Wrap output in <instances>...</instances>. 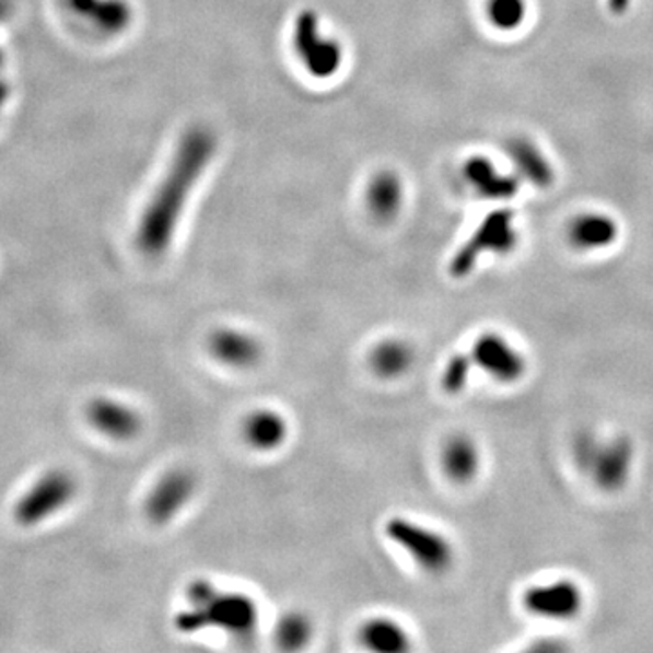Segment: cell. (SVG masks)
<instances>
[{
	"instance_id": "2e32d148",
	"label": "cell",
	"mask_w": 653,
	"mask_h": 653,
	"mask_svg": "<svg viewBox=\"0 0 653 653\" xmlns=\"http://www.w3.org/2000/svg\"><path fill=\"white\" fill-rule=\"evenodd\" d=\"M358 639L371 652L404 653L410 650L409 632L390 617L366 619L358 632Z\"/></svg>"
},
{
	"instance_id": "8992f818",
	"label": "cell",
	"mask_w": 653,
	"mask_h": 653,
	"mask_svg": "<svg viewBox=\"0 0 653 653\" xmlns=\"http://www.w3.org/2000/svg\"><path fill=\"white\" fill-rule=\"evenodd\" d=\"M294 48L302 65L316 79L335 77L343 62L340 43L322 32L318 15L313 10L302 11L298 15L294 24Z\"/></svg>"
},
{
	"instance_id": "7a4b0ae2",
	"label": "cell",
	"mask_w": 653,
	"mask_h": 653,
	"mask_svg": "<svg viewBox=\"0 0 653 653\" xmlns=\"http://www.w3.org/2000/svg\"><path fill=\"white\" fill-rule=\"evenodd\" d=\"M191 610L176 617L182 632L193 633L202 628H220L236 638H249L258 625V606L249 595L222 592L208 581H195L187 590Z\"/></svg>"
},
{
	"instance_id": "30bf717a",
	"label": "cell",
	"mask_w": 653,
	"mask_h": 653,
	"mask_svg": "<svg viewBox=\"0 0 653 653\" xmlns=\"http://www.w3.org/2000/svg\"><path fill=\"white\" fill-rule=\"evenodd\" d=\"M197 492V478L187 468H171L154 483L145 501V514L154 525H165L180 514Z\"/></svg>"
},
{
	"instance_id": "e0dca14e",
	"label": "cell",
	"mask_w": 653,
	"mask_h": 653,
	"mask_svg": "<svg viewBox=\"0 0 653 653\" xmlns=\"http://www.w3.org/2000/svg\"><path fill=\"white\" fill-rule=\"evenodd\" d=\"M416 352L410 343L399 338H388L377 343L371 352L372 371L383 380H396L412 369Z\"/></svg>"
},
{
	"instance_id": "ac0fdd59",
	"label": "cell",
	"mask_w": 653,
	"mask_h": 653,
	"mask_svg": "<svg viewBox=\"0 0 653 653\" xmlns=\"http://www.w3.org/2000/svg\"><path fill=\"white\" fill-rule=\"evenodd\" d=\"M569 236L578 249H605L616 242L617 225L603 214H583L570 225Z\"/></svg>"
},
{
	"instance_id": "ffe728a7",
	"label": "cell",
	"mask_w": 653,
	"mask_h": 653,
	"mask_svg": "<svg viewBox=\"0 0 653 653\" xmlns=\"http://www.w3.org/2000/svg\"><path fill=\"white\" fill-rule=\"evenodd\" d=\"M366 200L374 217L380 220H393L404 202V189L398 176L388 171L374 176L366 193Z\"/></svg>"
},
{
	"instance_id": "8fae6325",
	"label": "cell",
	"mask_w": 653,
	"mask_h": 653,
	"mask_svg": "<svg viewBox=\"0 0 653 653\" xmlns=\"http://www.w3.org/2000/svg\"><path fill=\"white\" fill-rule=\"evenodd\" d=\"M88 421L95 431L109 440L131 441L144 429L139 410L115 398L91 399L88 405Z\"/></svg>"
},
{
	"instance_id": "484cf974",
	"label": "cell",
	"mask_w": 653,
	"mask_h": 653,
	"mask_svg": "<svg viewBox=\"0 0 653 653\" xmlns=\"http://www.w3.org/2000/svg\"><path fill=\"white\" fill-rule=\"evenodd\" d=\"M5 104V88L4 85L0 84V112H2V107Z\"/></svg>"
},
{
	"instance_id": "52a82bcc",
	"label": "cell",
	"mask_w": 653,
	"mask_h": 653,
	"mask_svg": "<svg viewBox=\"0 0 653 653\" xmlns=\"http://www.w3.org/2000/svg\"><path fill=\"white\" fill-rule=\"evenodd\" d=\"M514 214L510 211H494L485 218L473 238L457 250L452 258L451 272L454 278H465L473 271L478 258L485 253L509 255L517 244V234L512 225Z\"/></svg>"
},
{
	"instance_id": "7c38bea8",
	"label": "cell",
	"mask_w": 653,
	"mask_h": 653,
	"mask_svg": "<svg viewBox=\"0 0 653 653\" xmlns=\"http://www.w3.org/2000/svg\"><path fill=\"white\" fill-rule=\"evenodd\" d=\"M71 15L102 35H120L133 22L128 0H65Z\"/></svg>"
},
{
	"instance_id": "cb8c5ba5",
	"label": "cell",
	"mask_w": 653,
	"mask_h": 653,
	"mask_svg": "<svg viewBox=\"0 0 653 653\" xmlns=\"http://www.w3.org/2000/svg\"><path fill=\"white\" fill-rule=\"evenodd\" d=\"M487 13L495 27L514 30L525 19V0H489Z\"/></svg>"
},
{
	"instance_id": "6da1fadb",
	"label": "cell",
	"mask_w": 653,
	"mask_h": 653,
	"mask_svg": "<svg viewBox=\"0 0 653 653\" xmlns=\"http://www.w3.org/2000/svg\"><path fill=\"white\" fill-rule=\"evenodd\" d=\"M217 151V139L208 128H191L182 137L175 156L165 171L148 208L140 217L137 245L148 256H162L170 249L187 198L202 178Z\"/></svg>"
},
{
	"instance_id": "5bb4252c",
	"label": "cell",
	"mask_w": 653,
	"mask_h": 653,
	"mask_svg": "<svg viewBox=\"0 0 653 653\" xmlns=\"http://www.w3.org/2000/svg\"><path fill=\"white\" fill-rule=\"evenodd\" d=\"M441 467L452 483H473L481 468L478 443L467 434L452 435L441 451Z\"/></svg>"
},
{
	"instance_id": "7402d4cb",
	"label": "cell",
	"mask_w": 653,
	"mask_h": 653,
	"mask_svg": "<svg viewBox=\"0 0 653 653\" xmlns=\"http://www.w3.org/2000/svg\"><path fill=\"white\" fill-rule=\"evenodd\" d=\"M277 643L285 652H298L313 638V622L302 611H289L278 621L275 632Z\"/></svg>"
},
{
	"instance_id": "277c9868",
	"label": "cell",
	"mask_w": 653,
	"mask_h": 653,
	"mask_svg": "<svg viewBox=\"0 0 653 653\" xmlns=\"http://www.w3.org/2000/svg\"><path fill=\"white\" fill-rule=\"evenodd\" d=\"M385 534L427 574H445L454 564L456 552L452 543L429 526L407 517H393L385 525Z\"/></svg>"
},
{
	"instance_id": "3957f363",
	"label": "cell",
	"mask_w": 653,
	"mask_h": 653,
	"mask_svg": "<svg viewBox=\"0 0 653 653\" xmlns=\"http://www.w3.org/2000/svg\"><path fill=\"white\" fill-rule=\"evenodd\" d=\"M572 459L581 474L606 494H616L632 478L635 446L628 435L600 438L583 431L572 441Z\"/></svg>"
},
{
	"instance_id": "d6986e66",
	"label": "cell",
	"mask_w": 653,
	"mask_h": 653,
	"mask_svg": "<svg viewBox=\"0 0 653 653\" xmlns=\"http://www.w3.org/2000/svg\"><path fill=\"white\" fill-rule=\"evenodd\" d=\"M465 176L476 191L487 198H510L517 191V182L495 171L487 159L468 160Z\"/></svg>"
},
{
	"instance_id": "603a6c76",
	"label": "cell",
	"mask_w": 653,
	"mask_h": 653,
	"mask_svg": "<svg viewBox=\"0 0 653 653\" xmlns=\"http://www.w3.org/2000/svg\"><path fill=\"white\" fill-rule=\"evenodd\" d=\"M473 357L470 354H454L446 362L441 376V385L446 394H459L467 388L468 380L473 374Z\"/></svg>"
},
{
	"instance_id": "9c48e42d",
	"label": "cell",
	"mask_w": 653,
	"mask_h": 653,
	"mask_svg": "<svg viewBox=\"0 0 653 653\" xmlns=\"http://www.w3.org/2000/svg\"><path fill=\"white\" fill-rule=\"evenodd\" d=\"M521 600L530 616L550 621H572L583 611L584 594L575 581L556 580L528 586Z\"/></svg>"
},
{
	"instance_id": "44dd1931",
	"label": "cell",
	"mask_w": 653,
	"mask_h": 653,
	"mask_svg": "<svg viewBox=\"0 0 653 653\" xmlns=\"http://www.w3.org/2000/svg\"><path fill=\"white\" fill-rule=\"evenodd\" d=\"M506 153L512 156L515 167L526 180H530L536 186H550L553 178L552 167L548 165L547 159L539 153L536 145L526 139L510 140Z\"/></svg>"
},
{
	"instance_id": "5b68a950",
	"label": "cell",
	"mask_w": 653,
	"mask_h": 653,
	"mask_svg": "<svg viewBox=\"0 0 653 653\" xmlns=\"http://www.w3.org/2000/svg\"><path fill=\"white\" fill-rule=\"evenodd\" d=\"M79 483L73 474L65 468H54L43 474L30 489L16 501L15 521L21 526L33 528L43 525L44 521L59 514L74 500Z\"/></svg>"
},
{
	"instance_id": "ba28073f",
	"label": "cell",
	"mask_w": 653,
	"mask_h": 653,
	"mask_svg": "<svg viewBox=\"0 0 653 653\" xmlns=\"http://www.w3.org/2000/svg\"><path fill=\"white\" fill-rule=\"evenodd\" d=\"M470 357L474 366L501 385L521 382L528 369L525 354L500 333L479 335L474 341Z\"/></svg>"
},
{
	"instance_id": "9a60e30c",
	"label": "cell",
	"mask_w": 653,
	"mask_h": 653,
	"mask_svg": "<svg viewBox=\"0 0 653 653\" xmlns=\"http://www.w3.org/2000/svg\"><path fill=\"white\" fill-rule=\"evenodd\" d=\"M245 443L258 452L278 451L288 441L289 423L278 410H253L244 420Z\"/></svg>"
},
{
	"instance_id": "4fadbf2b",
	"label": "cell",
	"mask_w": 653,
	"mask_h": 653,
	"mask_svg": "<svg viewBox=\"0 0 653 653\" xmlns=\"http://www.w3.org/2000/svg\"><path fill=\"white\" fill-rule=\"evenodd\" d=\"M209 351L214 360L233 369H250L261 360L260 341L244 330L222 327L209 338Z\"/></svg>"
},
{
	"instance_id": "d4e9b609",
	"label": "cell",
	"mask_w": 653,
	"mask_h": 653,
	"mask_svg": "<svg viewBox=\"0 0 653 653\" xmlns=\"http://www.w3.org/2000/svg\"><path fill=\"white\" fill-rule=\"evenodd\" d=\"M627 5L628 0H610V8L616 11V13H621V11L627 10Z\"/></svg>"
}]
</instances>
